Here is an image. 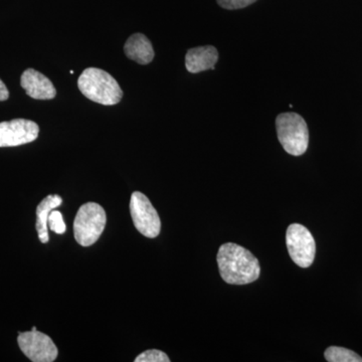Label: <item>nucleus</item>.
<instances>
[{
  "label": "nucleus",
  "instance_id": "f3484780",
  "mask_svg": "<svg viewBox=\"0 0 362 362\" xmlns=\"http://www.w3.org/2000/svg\"><path fill=\"white\" fill-rule=\"evenodd\" d=\"M9 97V92L6 84L0 78V101H6Z\"/></svg>",
  "mask_w": 362,
  "mask_h": 362
},
{
  "label": "nucleus",
  "instance_id": "4468645a",
  "mask_svg": "<svg viewBox=\"0 0 362 362\" xmlns=\"http://www.w3.org/2000/svg\"><path fill=\"white\" fill-rule=\"evenodd\" d=\"M135 362H169L170 359L168 354L161 350L152 349L142 352L135 358Z\"/></svg>",
  "mask_w": 362,
  "mask_h": 362
},
{
  "label": "nucleus",
  "instance_id": "2eb2a0df",
  "mask_svg": "<svg viewBox=\"0 0 362 362\" xmlns=\"http://www.w3.org/2000/svg\"><path fill=\"white\" fill-rule=\"evenodd\" d=\"M47 225L49 226V230L58 233V235H63L66 233L65 221H64L63 216L58 211H51L49 218H47Z\"/></svg>",
  "mask_w": 362,
  "mask_h": 362
},
{
  "label": "nucleus",
  "instance_id": "0eeeda50",
  "mask_svg": "<svg viewBox=\"0 0 362 362\" xmlns=\"http://www.w3.org/2000/svg\"><path fill=\"white\" fill-rule=\"evenodd\" d=\"M18 343L23 354L33 362H52L58 357V347L52 338L40 331L21 332Z\"/></svg>",
  "mask_w": 362,
  "mask_h": 362
},
{
  "label": "nucleus",
  "instance_id": "f03ea898",
  "mask_svg": "<svg viewBox=\"0 0 362 362\" xmlns=\"http://www.w3.org/2000/svg\"><path fill=\"white\" fill-rule=\"evenodd\" d=\"M78 87L90 101L105 106L118 104L123 97V90L118 82L101 69H86L78 78Z\"/></svg>",
  "mask_w": 362,
  "mask_h": 362
},
{
  "label": "nucleus",
  "instance_id": "f257e3e1",
  "mask_svg": "<svg viewBox=\"0 0 362 362\" xmlns=\"http://www.w3.org/2000/svg\"><path fill=\"white\" fill-rule=\"evenodd\" d=\"M218 270L228 284L246 285L258 280L261 268L249 250L233 243L221 245L216 256Z\"/></svg>",
  "mask_w": 362,
  "mask_h": 362
},
{
  "label": "nucleus",
  "instance_id": "9d476101",
  "mask_svg": "<svg viewBox=\"0 0 362 362\" xmlns=\"http://www.w3.org/2000/svg\"><path fill=\"white\" fill-rule=\"evenodd\" d=\"M218 49L213 45L194 47L188 49L185 56V66L192 74L201 73L207 70H214V66L218 63Z\"/></svg>",
  "mask_w": 362,
  "mask_h": 362
},
{
  "label": "nucleus",
  "instance_id": "1a4fd4ad",
  "mask_svg": "<svg viewBox=\"0 0 362 362\" xmlns=\"http://www.w3.org/2000/svg\"><path fill=\"white\" fill-rule=\"evenodd\" d=\"M21 87L26 95L35 100H52L56 97L57 90L49 78L40 71L28 69L21 78Z\"/></svg>",
  "mask_w": 362,
  "mask_h": 362
},
{
  "label": "nucleus",
  "instance_id": "f8f14e48",
  "mask_svg": "<svg viewBox=\"0 0 362 362\" xmlns=\"http://www.w3.org/2000/svg\"><path fill=\"white\" fill-rule=\"evenodd\" d=\"M63 204V199L59 195H47L37 207V228L39 239L42 244H47L49 240V232H47V218L49 214L54 209Z\"/></svg>",
  "mask_w": 362,
  "mask_h": 362
},
{
  "label": "nucleus",
  "instance_id": "dca6fc26",
  "mask_svg": "<svg viewBox=\"0 0 362 362\" xmlns=\"http://www.w3.org/2000/svg\"><path fill=\"white\" fill-rule=\"evenodd\" d=\"M216 1L223 8L233 11V9L245 8L255 4L257 0H216Z\"/></svg>",
  "mask_w": 362,
  "mask_h": 362
},
{
  "label": "nucleus",
  "instance_id": "7ed1b4c3",
  "mask_svg": "<svg viewBox=\"0 0 362 362\" xmlns=\"http://www.w3.org/2000/svg\"><path fill=\"white\" fill-rule=\"evenodd\" d=\"M279 141L287 153L303 156L308 148L309 131L303 117L296 113L280 114L276 119Z\"/></svg>",
  "mask_w": 362,
  "mask_h": 362
},
{
  "label": "nucleus",
  "instance_id": "39448f33",
  "mask_svg": "<svg viewBox=\"0 0 362 362\" xmlns=\"http://www.w3.org/2000/svg\"><path fill=\"white\" fill-rule=\"evenodd\" d=\"M286 244L290 257L296 265L309 268L315 259L316 244L308 228L293 223L286 233Z\"/></svg>",
  "mask_w": 362,
  "mask_h": 362
},
{
  "label": "nucleus",
  "instance_id": "423d86ee",
  "mask_svg": "<svg viewBox=\"0 0 362 362\" xmlns=\"http://www.w3.org/2000/svg\"><path fill=\"white\" fill-rule=\"evenodd\" d=\"M130 214L136 230L144 237L154 239L160 233L161 221L158 213L148 197L142 192H135L131 195Z\"/></svg>",
  "mask_w": 362,
  "mask_h": 362
},
{
  "label": "nucleus",
  "instance_id": "ddd939ff",
  "mask_svg": "<svg viewBox=\"0 0 362 362\" xmlns=\"http://www.w3.org/2000/svg\"><path fill=\"white\" fill-rule=\"evenodd\" d=\"M326 361L329 362H362V357L352 350L343 347L330 346L324 354Z\"/></svg>",
  "mask_w": 362,
  "mask_h": 362
},
{
  "label": "nucleus",
  "instance_id": "9b49d317",
  "mask_svg": "<svg viewBox=\"0 0 362 362\" xmlns=\"http://www.w3.org/2000/svg\"><path fill=\"white\" fill-rule=\"evenodd\" d=\"M124 52L128 59L140 65H148L154 59V49L151 42L142 33L131 35L124 45Z\"/></svg>",
  "mask_w": 362,
  "mask_h": 362
},
{
  "label": "nucleus",
  "instance_id": "20e7f679",
  "mask_svg": "<svg viewBox=\"0 0 362 362\" xmlns=\"http://www.w3.org/2000/svg\"><path fill=\"white\" fill-rule=\"evenodd\" d=\"M107 216L103 207L88 202L78 209L74 221V235L80 246L90 247L101 237L106 226Z\"/></svg>",
  "mask_w": 362,
  "mask_h": 362
},
{
  "label": "nucleus",
  "instance_id": "6e6552de",
  "mask_svg": "<svg viewBox=\"0 0 362 362\" xmlns=\"http://www.w3.org/2000/svg\"><path fill=\"white\" fill-rule=\"evenodd\" d=\"M40 127L33 121L14 119L0 123V147H16L33 142L39 136Z\"/></svg>",
  "mask_w": 362,
  "mask_h": 362
}]
</instances>
